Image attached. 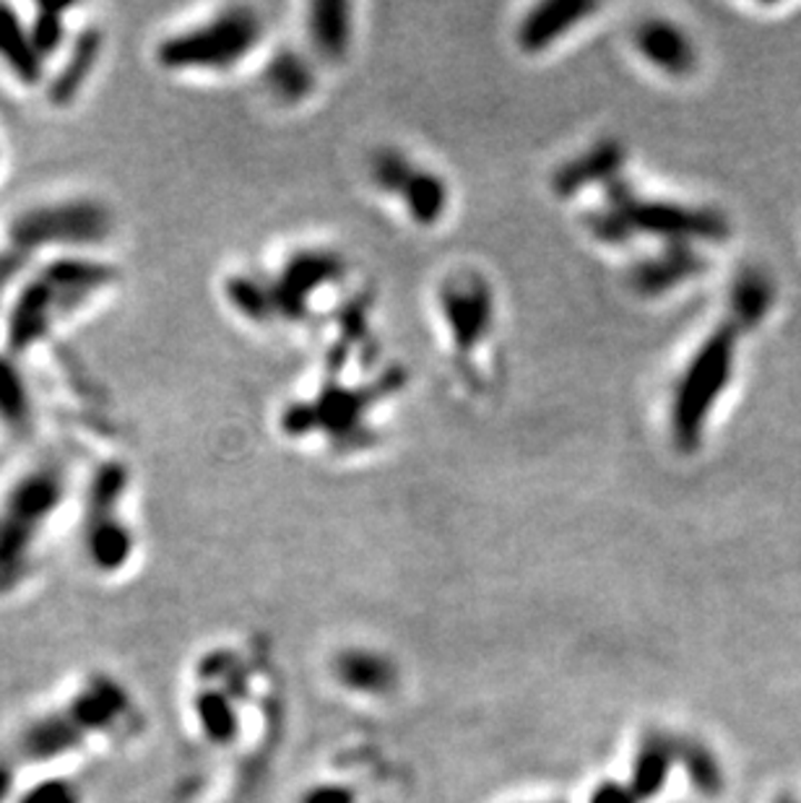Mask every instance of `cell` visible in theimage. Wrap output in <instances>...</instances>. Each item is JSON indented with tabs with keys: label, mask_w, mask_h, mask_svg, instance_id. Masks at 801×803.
<instances>
[{
	"label": "cell",
	"mask_w": 801,
	"mask_h": 803,
	"mask_svg": "<svg viewBox=\"0 0 801 803\" xmlns=\"http://www.w3.org/2000/svg\"><path fill=\"white\" fill-rule=\"evenodd\" d=\"M68 497V470L58 458H44L13 478L0 499V593L27 575L34 546Z\"/></svg>",
	"instance_id": "6da1fadb"
},
{
	"label": "cell",
	"mask_w": 801,
	"mask_h": 803,
	"mask_svg": "<svg viewBox=\"0 0 801 803\" xmlns=\"http://www.w3.org/2000/svg\"><path fill=\"white\" fill-rule=\"evenodd\" d=\"M264 37L253 9H221L209 19L161 37L154 58L169 73H221L240 66Z\"/></svg>",
	"instance_id": "7a4b0ae2"
},
{
	"label": "cell",
	"mask_w": 801,
	"mask_h": 803,
	"mask_svg": "<svg viewBox=\"0 0 801 803\" xmlns=\"http://www.w3.org/2000/svg\"><path fill=\"white\" fill-rule=\"evenodd\" d=\"M115 231L110 206L97 198H63L29 206L13 216L6 227V242L13 250L32 252L58 250L83 252L87 247L105 245Z\"/></svg>",
	"instance_id": "3957f363"
},
{
	"label": "cell",
	"mask_w": 801,
	"mask_h": 803,
	"mask_svg": "<svg viewBox=\"0 0 801 803\" xmlns=\"http://www.w3.org/2000/svg\"><path fill=\"white\" fill-rule=\"evenodd\" d=\"M742 326H726L715 334L711 341L703 346L698 359L692 361L688 380L682 388V429L684 439H695L698 429L703 427L708 408L713 400L721 396L731 380V369H734L736 357V334Z\"/></svg>",
	"instance_id": "277c9868"
},
{
	"label": "cell",
	"mask_w": 801,
	"mask_h": 803,
	"mask_svg": "<svg viewBox=\"0 0 801 803\" xmlns=\"http://www.w3.org/2000/svg\"><path fill=\"white\" fill-rule=\"evenodd\" d=\"M63 320L60 305L52 295L50 284L37 271L32 279L21 284L6 313V351L24 357L42 341H48L52 328Z\"/></svg>",
	"instance_id": "5b68a950"
},
{
	"label": "cell",
	"mask_w": 801,
	"mask_h": 803,
	"mask_svg": "<svg viewBox=\"0 0 801 803\" xmlns=\"http://www.w3.org/2000/svg\"><path fill=\"white\" fill-rule=\"evenodd\" d=\"M40 276L50 284L52 295H56L60 313L71 315L110 289L118 281V268L102 258H91L83 252H63L44 262L40 268Z\"/></svg>",
	"instance_id": "8992f818"
},
{
	"label": "cell",
	"mask_w": 801,
	"mask_h": 803,
	"mask_svg": "<svg viewBox=\"0 0 801 803\" xmlns=\"http://www.w3.org/2000/svg\"><path fill=\"white\" fill-rule=\"evenodd\" d=\"M0 66L17 79L21 87H40L44 81L48 60L40 56L29 32V21L19 17L13 6L0 3Z\"/></svg>",
	"instance_id": "52a82bcc"
},
{
	"label": "cell",
	"mask_w": 801,
	"mask_h": 803,
	"mask_svg": "<svg viewBox=\"0 0 801 803\" xmlns=\"http://www.w3.org/2000/svg\"><path fill=\"white\" fill-rule=\"evenodd\" d=\"M102 50L105 34L99 32L97 27H89L71 37V48H68L63 66H60L48 81V99L52 105L66 107L81 95V89L87 87V81L97 71Z\"/></svg>",
	"instance_id": "ba28073f"
},
{
	"label": "cell",
	"mask_w": 801,
	"mask_h": 803,
	"mask_svg": "<svg viewBox=\"0 0 801 803\" xmlns=\"http://www.w3.org/2000/svg\"><path fill=\"white\" fill-rule=\"evenodd\" d=\"M83 549L99 573H120L136 552V536L120 515L83 521Z\"/></svg>",
	"instance_id": "9c48e42d"
},
{
	"label": "cell",
	"mask_w": 801,
	"mask_h": 803,
	"mask_svg": "<svg viewBox=\"0 0 801 803\" xmlns=\"http://www.w3.org/2000/svg\"><path fill=\"white\" fill-rule=\"evenodd\" d=\"M34 396L32 385L19 357L0 351V427L11 435L24 437L34 429Z\"/></svg>",
	"instance_id": "30bf717a"
},
{
	"label": "cell",
	"mask_w": 801,
	"mask_h": 803,
	"mask_svg": "<svg viewBox=\"0 0 801 803\" xmlns=\"http://www.w3.org/2000/svg\"><path fill=\"white\" fill-rule=\"evenodd\" d=\"M334 674L346 690L383 697L398 684V668L388 655L375 651H344L336 655Z\"/></svg>",
	"instance_id": "8fae6325"
},
{
	"label": "cell",
	"mask_w": 801,
	"mask_h": 803,
	"mask_svg": "<svg viewBox=\"0 0 801 803\" xmlns=\"http://www.w3.org/2000/svg\"><path fill=\"white\" fill-rule=\"evenodd\" d=\"M130 710L128 694L110 678H97L68 707V717L81 733L107 731Z\"/></svg>",
	"instance_id": "7c38bea8"
},
{
	"label": "cell",
	"mask_w": 801,
	"mask_h": 803,
	"mask_svg": "<svg viewBox=\"0 0 801 803\" xmlns=\"http://www.w3.org/2000/svg\"><path fill=\"white\" fill-rule=\"evenodd\" d=\"M676 762H680V738L666 736V733H651L637 749L633 777H630V787H633L637 799H656L664 791Z\"/></svg>",
	"instance_id": "4fadbf2b"
},
{
	"label": "cell",
	"mask_w": 801,
	"mask_h": 803,
	"mask_svg": "<svg viewBox=\"0 0 801 803\" xmlns=\"http://www.w3.org/2000/svg\"><path fill=\"white\" fill-rule=\"evenodd\" d=\"M130 489V468L126 463L112 458L99 463L95 474L89 476L87 494H83V521H99V517L120 515V502Z\"/></svg>",
	"instance_id": "5bb4252c"
},
{
	"label": "cell",
	"mask_w": 801,
	"mask_h": 803,
	"mask_svg": "<svg viewBox=\"0 0 801 803\" xmlns=\"http://www.w3.org/2000/svg\"><path fill=\"white\" fill-rule=\"evenodd\" d=\"M81 741L83 733L71 723V717L66 713L52 715L34 723L32 728L24 733V738H21V754L34 762L56 760L60 754L73 752V746H79Z\"/></svg>",
	"instance_id": "9a60e30c"
},
{
	"label": "cell",
	"mask_w": 801,
	"mask_h": 803,
	"mask_svg": "<svg viewBox=\"0 0 801 803\" xmlns=\"http://www.w3.org/2000/svg\"><path fill=\"white\" fill-rule=\"evenodd\" d=\"M680 764L688 772L690 783L698 787L703 795H719L723 791V777L721 762L711 749H708L703 741L695 738H680Z\"/></svg>",
	"instance_id": "2e32d148"
},
{
	"label": "cell",
	"mask_w": 801,
	"mask_h": 803,
	"mask_svg": "<svg viewBox=\"0 0 801 803\" xmlns=\"http://www.w3.org/2000/svg\"><path fill=\"white\" fill-rule=\"evenodd\" d=\"M68 6H34L32 19H29V32L44 60L56 58L68 42Z\"/></svg>",
	"instance_id": "e0dca14e"
},
{
	"label": "cell",
	"mask_w": 801,
	"mask_h": 803,
	"mask_svg": "<svg viewBox=\"0 0 801 803\" xmlns=\"http://www.w3.org/2000/svg\"><path fill=\"white\" fill-rule=\"evenodd\" d=\"M773 305V287L762 274H744L734 287L736 326H758Z\"/></svg>",
	"instance_id": "ac0fdd59"
},
{
	"label": "cell",
	"mask_w": 801,
	"mask_h": 803,
	"mask_svg": "<svg viewBox=\"0 0 801 803\" xmlns=\"http://www.w3.org/2000/svg\"><path fill=\"white\" fill-rule=\"evenodd\" d=\"M198 717L214 744H229L237 733V715L225 694L206 692L198 697Z\"/></svg>",
	"instance_id": "d6986e66"
},
{
	"label": "cell",
	"mask_w": 801,
	"mask_h": 803,
	"mask_svg": "<svg viewBox=\"0 0 801 803\" xmlns=\"http://www.w3.org/2000/svg\"><path fill=\"white\" fill-rule=\"evenodd\" d=\"M305 73L303 66L291 58H276L271 68H268V87H271L279 97H297L305 89Z\"/></svg>",
	"instance_id": "ffe728a7"
},
{
	"label": "cell",
	"mask_w": 801,
	"mask_h": 803,
	"mask_svg": "<svg viewBox=\"0 0 801 803\" xmlns=\"http://www.w3.org/2000/svg\"><path fill=\"white\" fill-rule=\"evenodd\" d=\"M21 803H79V791L66 780H48L32 787Z\"/></svg>",
	"instance_id": "44dd1931"
},
{
	"label": "cell",
	"mask_w": 801,
	"mask_h": 803,
	"mask_svg": "<svg viewBox=\"0 0 801 803\" xmlns=\"http://www.w3.org/2000/svg\"><path fill=\"white\" fill-rule=\"evenodd\" d=\"M27 255L13 250V247L6 245L3 250H0V305H3L6 295H9V289L17 284V279L21 276V271H24L27 266Z\"/></svg>",
	"instance_id": "7402d4cb"
},
{
	"label": "cell",
	"mask_w": 801,
	"mask_h": 803,
	"mask_svg": "<svg viewBox=\"0 0 801 803\" xmlns=\"http://www.w3.org/2000/svg\"><path fill=\"white\" fill-rule=\"evenodd\" d=\"M589 803H643L637 799L630 783H617V780H610V783H601L596 791L591 793Z\"/></svg>",
	"instance_id": "603a6c76"
},
{
	"label": "cell",
	"mask_w": 801,
	"mask_h": 803,
	"mask_svg": "<svg viewBox=\"0 0 801 803\" xmlns=\"http://www.w3.org/2000/svg\"><path fill=\"white\" fill-rule=\"evenodd\" d=\"M303 803H357V795L346 785H318L305 795Z\"/></svg>",
	"instance_id": "cb8c5ba5"
},
{
	"label": "cell",
	"mask_w": 801,
	"mask_h": 803,
	"mask_svg": "<svg viewBox=\"0 0 801 803\" xmlns=\"http://www.w3.org/2000/svg\"><path fill=\"white\" fill-rule=\"evenodd\" d=\"M11 791V770L6 764H0V803L6 801V795Z\"/></svg>",
	"instance_id": "d4e9b609"
},
{
	"label": "cell",
	"mask_w": 801,
	"mask_h": 803,
	"mask_svg": "<svg viewBox=\"0 0 801 803\" xmlns=\"http://www.w3.org/2000/svg\"><path fill=\"white\" fill-rule=\"evenodd\" d=\"M775 803H801V801H797V799H791V795H783V799H778Z\"/></svg>",
	"instance_id": "484cf974"
}]
</instances>
